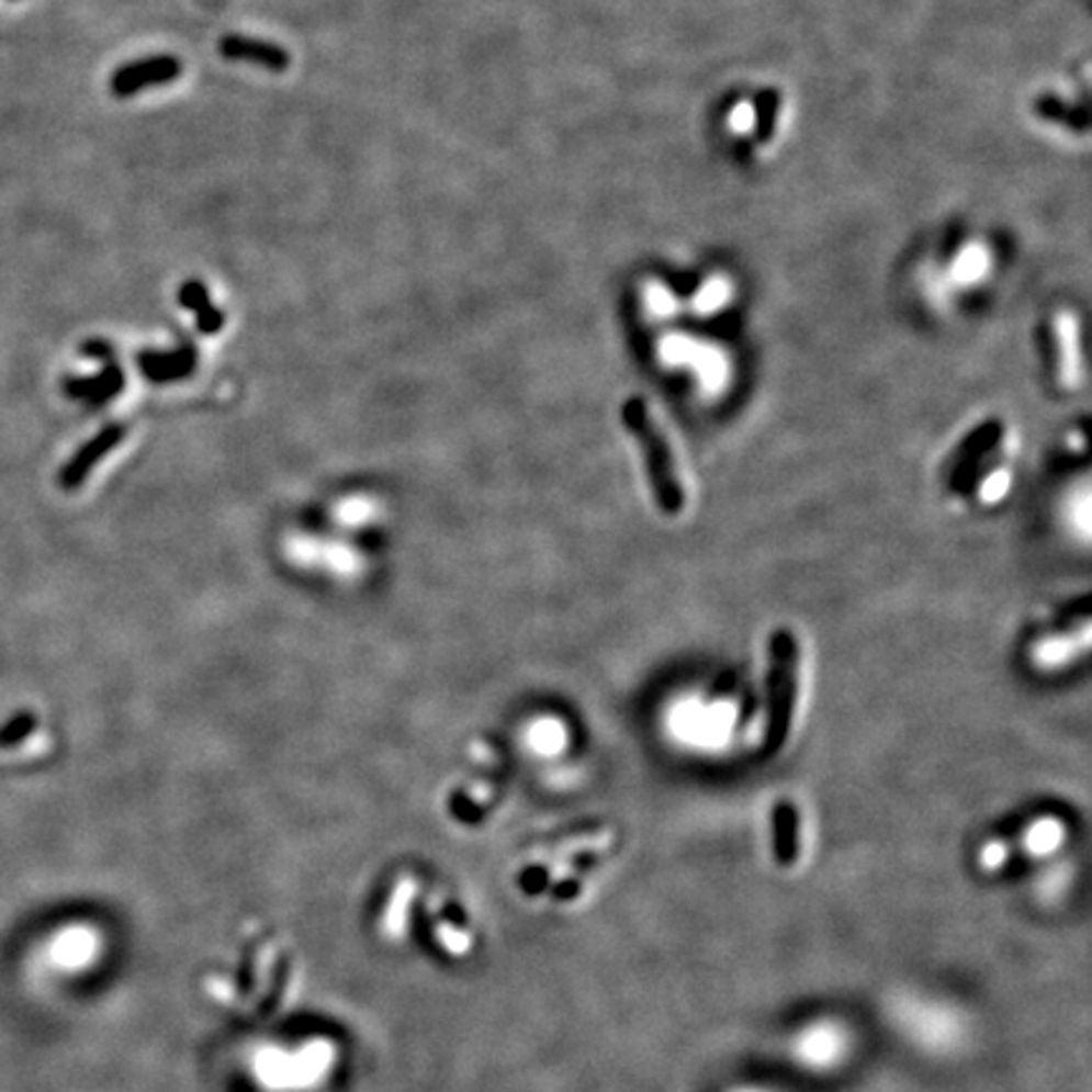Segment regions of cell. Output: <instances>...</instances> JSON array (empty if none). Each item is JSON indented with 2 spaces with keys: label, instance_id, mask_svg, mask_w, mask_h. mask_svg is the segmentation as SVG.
Wrapping results in <instances>:
<instances>
[{
  "label": "cell",
  "instance_id": "obj_7",
  "mask_svg": "<svg viewBox=\"0 0 1092 1092\" xmlns=\"http://www.w3.org/2000/svg\"><path fill=\"white\" fill-rule=\"evenodd\" d=\"M180 304L193 308L198 314V327L203 331H218L223 327V314L215 306H211L207 291L200 281H188L185 286L180 289Z\"/></svg>",
  "mask_w": 1092,
  "mask_h": 1092
},
{
  "label": "cell",
  "instance_id": "obj_1",
  "mask_svg": "<svg viewBox=\"0 0 1092 1092\" xmlns=\"http://www.w3.org/2000/svg\"><path fill=\"white\" fill-rule=\"evenodd\" d=\"M622 423L624 430L635 438L640 453H643L650 491H653L657 508L665 516L683 514V508H686V491H683L678 463H675L668 438L663 436L661 425L655 423L643 397L624 399Z\"/></svg>",
  "mask_w": 1092,
  "mask_h": 1092
},
{
  "label": "cell",
  "instance_id": "obj_8",
  "mask_svg": "<svg viewBox=\"0 0 1092 1092\" xmlns=\"http://www.w3.org/2000/svg\"><path fill=\"white\" fill-rule=\"evenodd\" d=\"M774 842H777V855L781 863H791L797 857V810L791 802H779L774 810Z\"/></svg>",
  "mask_w": 1092,
  "mask_h": 1092
},
{
  "label": "cell",
  "instance_id": "obj_5",
  "mask_svg": "<svg viewBox=\"0 0 1092 1092\" xmlns=\"http://www.w3.org/2000/svg\"><path fill=\"white\" fill-rule=\"evenodd\" d=\"M1002 432H1004L1002 423H999V420H989V423H983L981 428L973 430L971 436L964 440V446L956 453V461H954V476H952L954 491H964L966 488V481H969V471L977 469L979 458L987 455L989 450L999 443Z\"/></svg>",
  "mask_w": 1092,
  "mask_h": 1092
},
{
  "label": "cell",
  "instance_id": "obj_3",
  "mask_svg": "<svg viewBox=\"0 0 1092 1092\" xmlns=\"http://www.w3.org/2000/svg\"><path fill=\"white\" fill-rule=\"evenodd\" d=\"M182 64L175 56H153L147 61L122 66L112 77V91L116 97H132L142 89L170 85L180 77Z\"/></svg>",
  "mask_w": 1092,
  "mask_h": 1092
},
{
  "label": "cell",
  "instance_id": "obj_6",
  "mask_svg": "<svg viewBox=\"0 0 1092 1092\" xmlns=\"http://www.w3.org/2000/svg\"><path fill=\"white\" fill-rule=\"evenodd\" d=\"M120 436H124V428H110V430H104L102 436L91 440V443L87 448H81L77 458L69 463V469L64 471V476H61V486L64 488H77L81 481L87 479V473L91 471V465H94L99 458H102L106 450H110L116 440H120Z\"/></svg>",
  "mask_w": 1092,
  "mask_h": 1092
},
{
  "label": "cell",
  "instance_id": "obj_4",
  "mask_svg": "<svg viewBox=\"0 0 1092 1092\" xmlns=\"http://www.w3.org/2000/svg\"><path fill=\"white\" fill-rule=\"evenodd\" d=\"M218 54L230 58V61H248L256 66H263L269 71H286L291 64V56L286 48H281L277 44H269V41H258L248 36H223L218 44Z\"/></svg>",
  "mask_w": 1092,
  "mask_h": 1092
},
{
  "label": "cell",
  "instance_id": "obj_2",
  "mask_svg": "<svg viewBox=\"0 0 1092 1092\" xmlns=\"http://www.w3.org/2000/svg\"><path fill=\"white\" fill-rule=\"evenodd\" d=\"M799 663L802 648L789 628H779L769 640V671H766V723L764 752L777 754L787 744L795 721L799 694Z\"/></svg>",
  "mask_w": 1092,
  "mask_h": 1092
},
{
  "label": "cell",
  "instance_id": "obj_9",
  "mask_svg": "<svg viewBox=\"0 0 1092 1092\" xmlns=\"http://www.w3.org/2000/svg\"><path fill=\"white\" fill-rule=\"evenodd\" d=\"M754 106L748 102H739L729 114V130L733 135H746V132L754 130Z\"/></svg>",
  "mask_w": 1092,
  "mask_h": 1092
}]
</instances>
